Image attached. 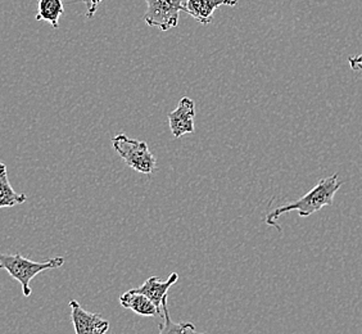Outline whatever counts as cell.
Returning <instances> with one entry per match:
<instances>
[{
	"label": "cell",
	"instance_id": "6da1fadb",
	"mask_svg": "<svg viewBox=\"0 0 362 334\" xmlns=\"http://www.w3.org/2000/svg\"><path fill=\"white\" fill-rule=\"evenodd\" d=\"M341 185H343V183L339 180L338 174L321 179L314 188L311 189L307 195H303L302 198L297 200L296 202L289 203V205L281 206V207L272 211L269 215L266 216V224L278 228V230H281L276 225V220L284 214H288L291 211H297L300 217H307V216L313 215L315 212L320 211L322 207L332 206L335 195L341 189Z\"/></svg>",
	"mask_w": 362,
	"mask_h": 334
},
{
	"label": "cell",
	"instance_id": "7a4b0ae2",
	"mask_svg": "<svg viewBox=\"0 0 362 334\" xmlns=\"http://www.w3.org/2000/svg\"><path fill=\"white\" fill-rule=\"evenodd\" d=\"M63 264H64L63 258H49L47 261L36 263L33 260L23 258L20 253L11 255V253L0 252V270H6L12 278L16 279L21 284L22 293L25 297L31 296L33 291H31L30 283L36 275L47 270L58 269Z\"/></svg>",
	"mask_w": 362,
	"mask_h": 334
},
{
	"label": "cell",
	"instance_id": "3957f363",
	"mask_svg": "<svg viewBox=\"0 0 362 334\" xmlns=\"http://www.w3.org/2000/svg\"><path fill=\"white\" fill-rule=\"evenodd\" d=\"M112 146L126 165L140 174L151 175L156 170L157 159L146 142L130 139L125 134H119L112 139Z\"/></svg>",
	"mask_w": 362,
	"mask_h": 334
},
{
	"label": "cell",
	"instance_id": "277c9868",
	"mask_svg": "<svg viewBox=\"0 0 362 334\" xmlns=\"http://www.w3.org/2000/svg\"><path fill=\"white\" fill-rule=\"evenodd\" d=\"M144 20L151 28L168 31L179 23V14L185 12V0H146Z\"/></svg>",
	"mask_w": 362,
	"mask_h": 334
},
{
	"label": "cell",
	"instance_id": "5b68a950",
	"mask_svg": "<svg viewBox=\"0 0 362 334\" xmlns=\"http://www.w3.org/2000/svg\"><path fill=\"white\" fill-rule=\"evenodd\" d=\"M71 319L76 334H105L110 329V323L98 313H89L80 304L70 301Z\"/></svg>",
	"mask_w": 362,
	"mask_h": 334
},
{
	"label": "cell",
	"instance_id": "8992f818",
	"mask_svg": "<svg viewBox=\"0 0 362 334\" xmlns=\"http://www.w3.org/2000/svg\"><path fill=\"white\" fill-rule=\"evenodd\" d=\"M170 129L174 138H181L182 135L193 134L195 132V105L194 100L189 97H182L175 111L168 113Z\"/></svg>",
	"mask_w": 362,
	"mask_h": 334
},
{
	"label": "cell",
	"instance_id": "52a82bcc",
	"mask_svg": "<svg viewBox=\"0 0 362 334\" xmlns=\"http://www.w3.org/2000/svg\"><path fill=\"white\" fill-rule=\"evenodd\" d=\"M237 3L238 0H185V13L202 25H209L214 21V13L217 8L234 7Z\"/></svg>",
	"mask_w": 362,
	"mask_h": 334
},
{
	"label": "cell",
	"instance_id": "ba28073f",
	"mask_svg": "<svg viewBox=\"0 0 362 334\" xmlns=\"http://www.w3.org/2000/svg\"><path fill=\"white\" fill-rule=\"evenodd\" d=\"M179 279V274L177 272H171V275L168 277V280H162L158 277H151L146 279V282L143 283V286L136 288V292L143 293L148 299L153 302L154 305L158 309L160 316V302L163 297L168 296V289L174 286L175 283Z\"/></svg>",
	"mask_w": 362,
	"mask_h": 334
},
{
	"label": "cell",
	"instance_id": "9c48e42d",
	"mask_svg": "<svg viewBox=\"0 0 362 334\" xmlns=\"http://www.w3.org/2000/svg\"><path fill=\"white\" fill-rule=\"evenodd\" d=\"M119 305L140 316H160V311L153 302L143 293L136 292L135 289L124 293L119 297Z\"/></svg>",
	"mask_w": 362,
	"mask_h": 334
},
{
	"label": "cell",
	"instance_id": "30bf717a",
	"mask_svg": "<svg viewBox=\"0 0 362 334\" xmlns=\"http://www.w3.org/2000/svg\"><path fill=\"white\" fill-rule=\"evenodd\" d=\"M28 195L17 193L8 180L7 166L0 162V209L26 202Z\"/></svg>",
	"mask_w": 362,
	"mask_h": 334
},
{
	"label": "cell",
	"instance_id": "8fae6325",
	"mask_svg": "<svg viewBox=\"0 0 362 334\" xmlns=\"http://www.w3.org/2000/svg\"><path fill=\"white\" fill-rule=\"evenodd\" d=\"M64 13L62 0H37V21H47L54 28H59V18Z\"/></svg>",
	"mask_w": 362,
	"mask_h": 334
},
{
	"label": "cell",
	"instance_id": "7c38bea8",
	"mask_svg": "<svg viewBox=\"0 0 362 334\" xmlns=\"http://www.w3.org/2000/svg\"><path fill=\"white\" fill-rule=\"evenodd\" d=\"M168 296L163 297L160 302V316L163 318V323L160 324V333H189V332H195L194 324L192 323H174L168 306Z\"/></svg>",
	"mask_w": 362,
	"mask_h": 334
},
{
	"label": "cell",
	"instance_id": "4fadbf2b",
	"mask_svg": "<svg viewBox=\"0 0 362 334\" xmlns=\"http://www.w3.org/2000/svg\"><path fill=\"white\" fill-rule=\"evenodd\" d=\"M84 1L86 6V17L91 18L94 14L97 13L98 7L102 3V0H81Z\"/></svg>",
	"mask_w": 362,
	"mask_h": 334
},
{
	"label": "cell",
	"instance_id": "5bb4252c",
	"mask_svg": "<svg viewBox=\"0 0 362 334\" xmlns=\"http://www.w3.org/2000/svg\"><path fill=\"white\" fill-rule=\"evenodd\" d=\"M349 66L354 71H362V54L351 56L349 58Z\"/></svg>",
	"mask_w": 362,
	"mask_h": 334
}]
</instances>
